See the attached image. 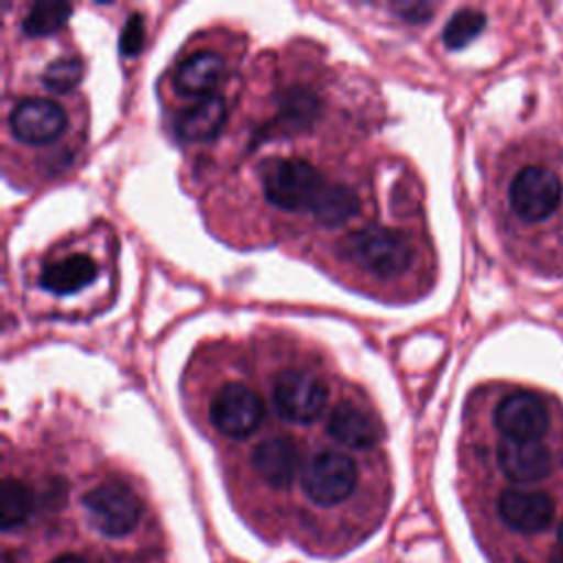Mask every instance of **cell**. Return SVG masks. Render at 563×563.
Segmentation results:
<instances>
[{
  "instance_id": "1",
  "label": "cell",
  "mask_w": 563,
  "mask_h": 563,
  "mask_svg": "<svg viewBox=\"0 0 563 563\" xmlns=\"http://www.w3.org/2000/svg\"><path fill=\"white\" fill-rule=\"evenodd\" d=\"M508 205L526 224L552 220L563 207V176L543 161L526 163L508 185Z\"/></svg>"
},
{
  "instance_id": "2",
  "label": "cell",
  "mask_w": 563,
  "mask_h": 563,
  "mask_svg": "<svg viewBox=\"0 0 563 563\" xmlns=\"http://www.w3.org/2000/svg\"><path fill=\"white\" fill-rule=\"evenodd\" d=\"M330 183L303 158H273L262 172V189L271 205L286 211H312Z\"/></svg>"
},
{
  "instance_id": "3",
  "label": "cell",
  "mask_w": 563,
  "mask_h": 563,
  "mask_svg": "<svg viewBox=\"0 0 563 563\" xmlns=\"http://www.w3.org/2000/svg\"><path fill=\"white\" fill-rule=\"evenodd\" d=\"M341 255L378 277L400 275L413 260V249L398 231L363 227L347 233L339 244Z\"/></svg>"
},
{
  "instance_id": "4",
  "label": "cell",
  "mask_w": 563,
  "mask_h": 563,
  "mask_svg": "<svg viewBox=\"0 0 563 563\" xmlns=\"http://www.w3.org/2000/svg\"><path fill=\"white\" fill-rule=\"evenodd\" d=\"M356 479V462L347 453L332 449L314 453L301 471L303 493L319 506H334L345 501L352 495Z\"/></svg>"
},
{
  "instance_id": "5",
  "label": "cell",
  "mask_w": 563,
  "mask_h": 563,
  "mask_svg": "<svg viewBox=\"0 0 563 563\" xmlns=\"http://www.w3.org/2000/svg\"><path fill=\"white\" fill-rule=\"evenodd\" d=\"M81 501L88 510L90 523L106 537H123L132 532L141 517V501L136 493L117 479L92 486Z\"/></svg>"
},
{
  "instance_id": "6",
  "label": "cell",
  "mask_w": 563,
  "mask_h": 563,
  "mask_svg": "<svg viewBox=\"0 0 563 563\" xmlns=\"http://www.w3.org/2000/svg\"><path fill=\"white\" fill-rule=\"evenodd\" d=\"M328 402L325 383L308 369H286L273 387V405L288 422H314Z\"/></svg>"
},
{
  "instance_id": "7",
  "label": "cell",
  "mask_w": 563,
  "mask_h": 563,
  "mask_svg": "<svg viewBox=\"0 0 563 563\" xmlns=\"http://www.w3.org/2000/svg\"><path fill=\"white\" fill-rule=\"evenodd\" d=\"M262 416L264 402L260 394L240 380L222 385L211 398V424L227 438L251 435L260 427Z\"/></svg>"
},
{
  "instance_id": "8",
  "label": "cell",
  "mask_w": 563,
  "mask_h": 563,
  "mask_svg": "<svg viewBox=\"0 0 563 563\" xmlns=\"http://www.w3.org/2000/svg\"><path fill=\"white\" fill-rule=\"evenodd\" d=\"M493 420L504 438L539 440L550 429V409L539 394L519 389L499 400Z\"/></svg>"
},
{
  "instance_id": "9",
  "label": "cell",
  "mask_w": 563,
  "mask_h": 563,
  "mask_svg": "<svg viewBox=\"0 0 563 563\" xmlns=\"http://www.w3.org/2000/svg\"><path fill=\"white\" fill-rule=\"evenodd\" d=\"M9 125L13 136L24 143H48L66 130V112L53 99L31 97L15 103Z\"/></svg>"
},
{
  "instance_id": "10",
  "label": "cell",
  "mask_w": 563,
  "mask_h": 563,
  "mask_svg": "<svg viewBox=\"0 0 563 563\" xmlns=\"http://www.w3.org/2000/svg\"><path fill=\"white\" fill-rule=\"evenodd\" d=\"M501 521L523 534H537L552 526L556 506L548 493L541 490H504L497 499Z\"/></svg>"
},
{
  "instance_id": "11",
  "label": "cell",
  "mask_w": 563,
  "mask_h": 563,
  "mask_svg": "<svg viewBox=\"0 0 563 563\" xmlns=\"http://www.w3.org/2000/svg\"><path fill=\"white\" fill-rule=\"evenodd\" d=\"M497 464L501 473L517 484H532L552 473V451L541 440L501 438L497 444Z\"/></svg>"
},
{
  "instance_id": "12",
  "label": "cell",
  "mask_w": 563,
  "mask_h": 563,
  "mask_svg": "<svg viewBox=\"0 0 563 563\" xmlns=\"http://www.w3.org/2000/svg\"><path fill=\"white\" fill-rule=\"evenodd\" d=\"M328 433L334 442L347 449H369L380 442L383 424L380 420L361 405L339 402L328 418Z\"/></svg>"
},
{
  "instance_id": "13",
  "label": "cell",
  "mask_w": 563,
  "mask_h": 563,
  "mask_svg": "<svg viewBox=\"0 0 563 563\" xmlns=\"http://www.w3.org/2000/svg\"><path fill=\"white\" fill-rule=\"evenodd\" d=\"M253 466L268 486L286 488L299 466L297 444L286 435L266 438L253 451Z\"/></svg>"
},
{
  "instance_id": "14",
  "label": "cell",
  "mask_w": 563,
  "mask_h": 563,
  "mask_svg": "<svg viewBox=\"0 0 563 563\" xmlns=\"http://www.w3.org/2000/svg\"><path fill=\"white\" fill-rule=\"evenodd\" d=\"M224 59L213 51H198L185 57L174 70V88L185 97H209L224 77Z\"/></svg>"
},
{
  "instance_id": "15",
  "label": "cell",
  "mask_w": 563,
  "mask_h": 563,
  "mask_svg": "<svg viewBox=\"0 0 563 563\" xmlns=\"http://www.w3.org/2000/svg\"><path fill=\"white\" fill-rule=\"evenodd\" d=\"M227 121V101L218 95H209L183 110L176 119V134L183 141L213 139Z\"/></svg>"
},
{
  "instance_id": "16",
  "label": "cell",
  "mask_w": 563,
  "mask_h": 563,
  "mask_svg": "<svg viewBox=\"0 0 563 563\" xmlns=\"http://www.w3.org/2000/svg\"><path fill=\"white\" fill-rule=\"evenodd\" d=\"M97 277V264L81 253L46 264L40 273V286L55 295H70L86 288Z\"/></svg>"
},
{
  "instance_id": "17",
  "label": "cell",
  "mask_w": 563,
  "mask_h": 563,
  "mask_svg": "<svg viewBox=\"0 0 563 563\" xmlns=\"http://www.w3.org/2000/svg\"><path fill=\"white\" fill-rule=\"evenodd\" d=\"M358 207H361V200L354 194V189H350L345 185L330 183L310 213L314 216V220L319 224L336 227V224H343L345 220H350L358 211Z\"/></svg>"
},
{
  "instance_id": "18",
  "label": "cell",
  "mask_w": 563,
  "mask_h": 563,
  "mask_svg": "<svg viewBox=\"0 0 563 563\" xmlns=\"http://www.w3.org/2000/svg\"><path fill=\"white\" fill-rule=\"evenodd\" d=\"M73 7L68 2H37L22 20V31L33 37H44L59 31L70 18Z\"/></svg>"
},
{
  "instance_id": "19",
  "label": "cell",
  "mask_w": 563,
  "mask_h": 563,
  "mask_svg": "<svg viewBox=\"0 0 563 563\" xmlns=\"http://www.w3.org/2000/svg\"><path fill=\"white\" fill-rule=\"evenodd\" d=\"M33 506V495L31 490L13 477H7L2 482V490H0V519H2V528L11 530L15 526H20Z\"/></svg>"
},
{
  "instance_id": "20",
  "label": "cell",
  "mask_w": 563,
  "mask_h": 563,
  "mask_svg": "<svg viewBox=\"0 0 563 563\" xmlns=\"http://www.w3.org/2000/svg\"><path fill=\"white\" fill-rule=\"evenodd\" d=\"M486 26V15L477 9H460L451 15L442 31V40L449 48H464Z\"/></svg>"
},
{
  "instance_id": "21",
  "label": "cell",
  "mask_w": 563,
  "mask_h": 563,
  "mask_svg": "<svg viewBox=\"0 0 563 563\" xmlns=\"http://www.w3.org/2000/svg\"><path fill=\"white\" fill-rule=\"evenodd\" d=\"M81 75H84L81 59L75 55H62L46 66V70L42 73V81L48 90L66 92L79 84Z\"/></svg>"
},
{
  "instance_id": "22",
  "label": "cell",
  "mask_w": 563,
  "mask_h": 563,
  "mask_svg": "<svg viewBox=\"0 0 563 563\" xmlns=\"http://www.w3.org/2000/svg\"><path fill=\"white\" fill-rule=\"evenodd\" d=\"M143 37H145V22L143 15L132 13L128 18V22L121 29V37H119V51L123 55H136L143 46Z\"/></svg>"
},
{
  "instance_id": "23",
  "label": "cell",
  "mask_w": 563,
  "mask_h": 563,
  "mask_svg": "<svg viewBox=\"0 0 563 563\" xmlns=\"http://www.w3.org/2000/svg\"><path fill=\"white\" fill-rule=\"evenodd\" d=\"M394 11L407 20V22H427L433 13V4L424 2H405V4H394Z\"/></svg>"
},
{
  "instance_id": "24",
  "label": "cell",
  "mask_w": 563,
  "mask_h": 563,
  "mask_svg": "<svg viewBox=\"0 0 563 563\" xmlns=\"http://www.w3.org/2000/svg\"><path fill=\"white\" fill-rule=\"evenodd\" d=\"M53 563H88V559H84L79 554H62Z\"/></svg>"
},
{
  "instance_id": "25",
  "label": "cell",
  "mask_w": 563,
  "mask_h": 563,
  "mask_svg": "<svg viewBox=\"0 0 563 563\" xmlns=\"http://www.w3.org/2000/svg\"><path fill=\"white\" fill-rule=\"evenodd\" d=\"M550 563H563V548H556V552L550 556Z\"/></svg>"
},
{
  "instance_id": "26",
  "label": "cell",
  "mask_w": 563,
  "mask_h": 563,
  "mask_svg": "<svg viewBox=\"0 0 563 563\" xmlns=\"http://www.w3.org/2000/svg\"><path fill=\"white\" fill-rule=\"evenodd\" d=\"M556 548H563V523L559 526V534H556Z\"/></svg>"
},
{
  "instance_id": "27",
  "label": "cell",
  "mask_w": 563,
  "mask_h": 563,
  "mask_svg": "<svg viewBox=\"0 0 563 563\" xmlns=\"http://www.w3.org/2000/svg\"><path fill=\"white\" fill-rule=\"evenodd\" d=\"M2 563H13V561H11V556H9V554H4V559H2Z\"/></svg>"
}]
</instances>
